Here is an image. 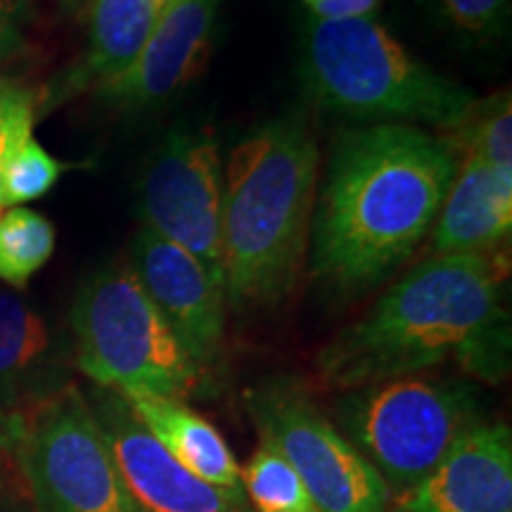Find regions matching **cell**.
Masks as SVG:
<instances>
[{
  "instance_id": "cell-18",
  "label": "cell",
  "mask_w": 512,
  "mask_h": 512,
  "mask_svg": "<svg viewBox=\"0 0 512 512\" xmlns=\"http://www.w3.org/2000/svg\"><path fill=\"white\" fill-rule=\"evenodd\" d=\"M55 249V228L46 216L27 207L0 211V280L24 287Z\"/></svg>"
},
{
  "instance_id": "cell-16",
  "label": "cell",
  "mask_w": 512,
  "mask_h": 512,
  "mask_svg": "<svg viewBox=\"0 0 512 512\" xmlns=\"http://www.w3.org/2000/svg\"><path fill=\"white\" fill-rule=\"evenodd\" d=\"M162 8L164 0H91L88 48L76 83L100 91L114 86L143 53Z\"/></svg>"
},
{
  "instance_id": "cell-23",
  "label": "cell",
  "mask_w": 512,
  "mask_h": 512,
  "mask_svg": "<svg viewBox=\"0 0 512 512\" xmlns=\"http://www.w3.org/2000/svg\"><path fill=\"white\" fill-rule=\"evenodd\" d=\"M10 10L5 0H0V57L5 55V48H8V38H10V24H8Z\"/></svg>"
},
{
  "instance_id": "cell-19",
  "label": "cell",
  "mask_w": 512,
  "mask_h": 512,
  "mask_svg": "<svg viewBox=\"0 0 512 512\" xmlns=\"http://www.w3.org/2000/svg\"><path fill=\"white\" fill-rule=\"evenodd\" d=\"M240 484L259 512H320L294 467L266 441L240 467Z\"/></svg>"
},
{
  "instance_id": "cell-17",
  "label": "cell",
  "mask_w": 512,
  "mask_h": 512,
  "mask_svg": "<svg viewBox=\"0 0 512 512\" xmlns=\"http://www.w3.org/2000/svg\"><path fill=\"white\" fill-rule=\"evenodd\" d=\"M50 330L17 292L0 287V415L48 394L38 389L48 368Z\"/></svg>"
},
{
  "instance_id": "cell-21",
  "label": "cell",
  "mask_w": 512,
  "mask_h": 512,
  "mask_svg": "<svg viewBox=\"0 0 512 512\" xmlns=\"http://www.w3.org/2000/svg\"><path fill=\"white\" fill-rule=\"evenodd\" d=\"M441 19L477 41H498L510 29V0H432Z\"/></svg>"
},
{
  "instance_id": "cell-20",
  "label": "cell",
  "mask_w": 512,
  "mask_h": 512,
  "mask_svg": "<svg viewBox=\"0 0 512 512\" xmlns=\"http://www.w3.org/2000/svg\"><path fill=\"white\" fill-rule=\"evenodd\" d=\"M463 150L475 152L496 174L512 178V102L510 91L475 102L463 124L456 128Z\"/></svg>"
},
{
  "instance_id": "cell-12",
  "label": "cell",
  "mask_w": 512,
  "mask_h": 512,
  "mask_svg": "<svg viewBox=\"0 0 512 512\" xmlns=\"http://www.w3.org/2000/svg\"><path fill=\"white\" fill-rule=\"evenodd\" d=\"M389 512H512V434L484 420L418 484L392 498Z\"/></svg>"
},
{
  "instance_id": "cell-6",
  "label": "cell",
  "mask_w": 512,
  "mask_h": 512,
  "mask_svg": "<svg viewBox=\"0 0 512 512\" xmlns=\"http://www.w3.org/2000/svg\"><path fill=\"white\" fill-rule=\"evenodd\" d=\"M76 366L95 387L126 399H178L200 387L169 323L147 297L131 266L93 275L72 306Z\"/></svg>"
},
{
  "instance_id": "cell-2",
  "label": "cell",
  "mask_w": 512,
  "mask_h": 512,
  "mask_svg": "<svg viewBox=\"0 0 512 512\" xmlns=\"http://www.w3.org/2000/svg\"><path fill=\"white\" fill-rule=\"evenodd\" d=\"M505 278L501 252L430 256L320 349V380L347 392L444 363L482 382L505 380L512 347Z\"/></svg>"
},
{
  "instance_id": "cell-14",
  "label": "cell",
  "mask_w": 512,
  "mask_h": 512,
  "mask_svg": "<svg viewBox=\"0 0 512 512\" xmlns=\"http://www.w3.org/2000/svg\"><path fill=\"white\" fill-rule=\"evenodd\" d=\"M512 228V178L463 150L451 188L432 228L434 254H494Z\"/></svg>"
},
{
  "instance_id": "cell-11",
  "label": "cell",
  "mask_w": 512,
  "mask_h": 512,
  "mask_svg": "<svg viewBox=\"0 0 512 512\" xmlns=\"http://www.w3.org/2000/svg\"><path fill=\"white\" fill-rule=\"evenodd\" d=\"M133 273L197 368L219 361L226 335V294L183 247L143 226L133 245Z\"/></svg>"
},
{
  "instance_id": "cell-3",
  "label": "cell",
  "mask_w": 512,
  "mask_h": 512,
  "mask_svg": "<svg viewBox=\"0 0 512 512\" xmlns=\"http://www.w3.org/2000/svg\"><path fill=\"white\" fill-rule=\"evenodd\" d=\"M320 152L297 117L275 119L230 152L223 174L221 271L233 311L292 294L309 264Z\"/></svg>"
},
{
  "instance_id": "cell-5",
  "label": "cell",
  "mask_w": 512,
  "mask_h": 512,
  "mask_svg": "<svg viewBox=\"0 0 512 512\" xmlns=\"http://www.w3.org/2000/svg\"><path fill=\"white\" fill-rule=\"evenodd\" d=\"M335 420L394 498L430 475L486 415L477 384L420 373L347 389Z\"/></svg>"
},
{
  "instance_id": "cell-10",
  "label": "cell",
  "mask_w": 512,
  "mask_h": 512,
  "mask_svg": "<svg viewBox=\"0 0 512 512\" xmlns=\"http://www.w3.org/2000/svg\"><path fill=\"white\" fill-rule=\"evenodd\" d=\"M88 406L136 512H249L245 491L219 489L185 470L121 394L95 387Z\"/></svg>"
},
{
  "instance_id": "cell-4",
  "label": "cell",
  "mask_w": 512,
  "mask_h": 512,
  "mask_svg": "<svg viewBox=\"0 0 512 512\" xmlns=\"http://www.w3.org/2000/svg\"><path fill=\"white\" fill-rule=\"evenodd\" d=\"M302 72L325 112L370 124L456 131L477 95L408 53L375 19L306 24Z\"/></svg>"
},
{
  "instance_id": "cell-9",
  "label": "cell",
  "mask_w": 512,
  "mask_h": 512,
  "mask_svg": "<svg viewBox=\"0 0 512 512\" xmlns=\"http://www.w3.org/2000/svg\"><path fill=\"white\" fill-rule=\"evenodd\" d=\"M140 202L145 226L190 252L223 285L219 145L204 133H171L150 159Z\"/></svg>"
},
{
  "instance_id": "cell-15",
  "label": "cell",
  "mask_w": 512,
  "mask_h": 512,
  "mask_svg": "<svg viewBox=\"0 0 512 512\" xmlns=\"http://www.w3.org/2000/svg\"><path fill=\"white\" fill-rule=\"evenodd\" d=\"M126 399V396H124ZM138 420L192 475L211 486L242 491L240 465L223 434L178 399H126Z\"/></svg>"
},
{
  "instance_id": "cell-22",
  "label": "cell",
  "mask_w": 512,
  "mask_h": 512,
  "mask_svg": "<svg viewBox=\"0 0 512 512\" xmlns=\"http://www.w3.org/2000/svg\"><path fill=\"white\" fill-rule=\"evenodd\" d=\"M313 19L342 22V19H375L380 0H313L306 5Z\"/></svg>"
},
{
  "instance_id": "cell-26",
  "label": "cell",
  "mask_w": 512,
  "mask_h": 512,
  "mask_svg": "<svg viewBox=\"0 0 512 512\" xmlns=\"http://www.w3.org/2000/svg\"><path fill=\"white\" fill-rule=\"evenodd\" d=\"M12 458V448H10V444L5 439H0V460L3 458Z\"/></svg>"
},
{
  "instance_id": "cell-7",
  "label": "cell",
  "mask_w": 512,
  "mask_h": 512,
  "mask_svg": "<svg viewBox=\"0 0 512 512\" xmlns=\"http://www.w3.org/2000/svg\"><path fill=\"white\" fill-rule=\"evenodd\" d=\"M12 413V458L31 512H136L76 384H60Z\"/></svg>"
},
{
  "instance_id": "cell-27",
  "label": "cell",
  "mask_w": 512,
  "mask_h": 512,
  "mask_svg": "<svg viewBox=\"0 0 512 512\" xmlns=\"http://www.w3.org/2000/svg\"><path fill=\"white\" fill-rule=\"evenodd\" d=\"M299 3H304V5H309V3H313V0H299Z\"/></svg>"
},
{
  "instance_id": "cell-1",
  "label": "cell",
  "mask_w": 512,
  "mask_h": 512,
  "mask_svg": "<svg viewBox=\"0 0 512 512\" xmlns=\"http://www.w3.org/2000/svg\"><path fill=\"white\" fill-rule=\"evenodd\" d=\"M458 169L453 140L411 124L342 131L311 223L309 268L328 290L380 285L432 233Z\"/></svg>"
},
{
  "instance_id": "cell-13",
  "label": "cell",
  "mask_w": 512,
  "mask_h": 512,
  "mask_svg": "<svg viewBox=\"0 0 512 512\" xmlns=\"http://www.w3.org/2000/svg\"><path fill=\"white\" fill-rule=\"evenodd\" d=\"M216 12L219 0H166L136 64L102 93L138 110L169 100L207 60Z\"/></svg>"
},
{
  "instance_id": "cell-8",
  "label": "cell",
  "mask_w": 512,
  "mask_h": 512,
  "mask_svg": "<svg viewBox=\"0 0 512 512\" xmlns=\"http://www.w3.org/2000/svg\"><path fill=\"white\" fill-rule=\"evenodd\" d=\"M261 441L294 467L320 512H389L392 491L361 451L294 380L247 392Z\"/></svg>"
},
{
  "instance_id": "cell-24",
  "label": "cell",
  "mask_w": 512,
  "mask_h": 512,
  "mask_svg": "<svg viewBox=\"0 0 512 512\" xmlns=\"http://www.w3.org/2000/svg\"><path fill=\"white\" fill-rule=\"evenodd\" d=\"M0 512H31L15 501H0Z\"/></svg>"
},
{
  "instance_id": "cell-28",
  "label": "cell",
  "mask_w": 512,
  "mask_h": 512,
  "mask_svg": "<svg viewBox=\"0 0 512 512\" xmlns=\"http://www.w3.org/2000/svg\"><path fill=\"white\" fill-rule=\"evenodd\" d=\"M164 3H166V0H164Z\"/></svg>"
},
{
  "instance_id": "cell-25",
  "label": "cell",
  "mask_w": 512,
  "mask_h": 512,
  "mask_svg": "<svg viewBox=\"0 0 512 512\" xmlns=\"http://www.w3.org/2000/svg\"><path fill=\"white\" fill-rule=\"evenodd\" d=\"M3 152H5V131H3V121H0V171H3ZM0 211H3V202H0Z\"/></svg>"
}]
</instances>
